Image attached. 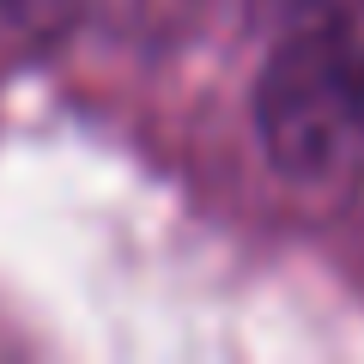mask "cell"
I'll return each instance as SVG.
<instances>
[{"mask_svg":"<svg viewBox=\"0 0 364 364\" xmlns=\"http://www.w3.org/2000/svg\"><path fill=\"white\" fill-rule=\"evenodd\" d=\"M255 140L304 195L364 182V0H291L255 79Z\"/></svg>","mask_w":364,"mask_h":364,"instance_id":"6da1fadb","label":"cell"},{"mask_svg":"<svg viewBox=\"0 0 364 364\" xmlns=\"http://www.w3.org/2000/svg\"><path fill=\"white\" fill-rule=\"evenodd\" d=\"M73 6H79V0H0V13L13 18V25H37V31L61 25Z\"/></svg>","mask_w":364,"mask_h":364,"instance_id":"7a4b0ae2","label":"cell"},{"mask_svg":"<svg viewBox=\"0 0 364 364\" xmlns=\"http://www.w3.org/2000/svg\"><path fill=\"white\" fill-rule=\"evenodd\" d=\"M267 6H291V0H267Z\"/></svg>","mask_w":364,"mask_h":364,"instance_id":"3957f363","label":"cell"}]
</instances>
